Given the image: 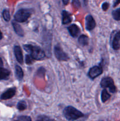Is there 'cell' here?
<instances>
[{
    "label": "cell",
    "instance_id": "3",
    "mask_svg": "<svg viewBox=\"0 0 120 121\" xmlns=\"http://www.w3.org/2000/svg\"><path fill=\"white\" fill-rule=\"evenodd\" d=\"M31 13L29 10L27 9H21L18 11L14 15V19L16 21L19 22H24L27 21L30 17Z\"/></svg>",
    "mask_w": 120,
    "mask_h": 121
},
{
    "label": "cell",
    "instance_id": "16",
    "mask_svg": "<svg viewBox=\"0 0 120 121\" xmlns=\"http://www.w3.org/2000/svg\"><path fill=\"white\" fill-rule=\"evenodd\" d=\"M78 43L82 46H87L88 44V37L85 35H80L78 38Z\"/></svg>",
    "mask_w": 120,
    "mask_h": 121
},
{
    "label": "cell",
    "instance_id": "7",
    "mask_svg": "<svg viewBox=\"0 0 120 121\" xmlns=\"http://www.w3.org/2000/svg\"><path fill=\"white\" fill-rule=\"evenodd\" d=\"M96 23L94 18L91 15H88L85 18L86 29L88 31H91L95 28Z\"/></svg>",
    "mask_w": 120,
    "mask_h": 121
},
{
    "label": "cell",
    "instance_id": "10",
    "mask_svg": "<svg viewBox=\"0 0 120 121\" xmlns=\"http://www.w3.org/2000/svg\"><path fill=\"white\" fill-rule=\"evenodd\" d=\"M14 52L16 60L20 64L23 63V56L21 48L18 46H16L14 48Z\"/></svg>",
    "mask_w": 120,
    "mask_h": 121
},
{
    "label": "cell",
    "instance_id": "6",
    "mask_svg": "<svg viewBox=\"0 0 120 121\" xmlns=\"http://www.w3.org/2000/svg\"><path fill=\"white\" fill-rule=\"evenodd\" d=\"M102 72H103V70H102V67H101L98 66H94V67H91V68L89 69V72H88V76H89L91 79H94L95 78L101 75V74H102Z\"/></svg>",
    "mask_w": 120,
    "mask_h": 121
},
{
    "label": "cell",
    "instance_id": "23",
    "mask_svg": "<svg viewBox=\"0 0 120 121\" xmlns=\"http://www.w3.org/2000/svg\"><path fill=\"white\" fill-rule=\"evenodd\" d=\"M54 121L52 119H51L48 118L47 117H44V116H41L38 118L37 121Z\"/></svg>",
    "mask_w": 120,
    "mask_h": 121
},
{
    "label": "cell",
    "instance_id": "29",
    "mask_svg": "<svg viewBox=\"0 0 120 121\" xmlns=\"http://www.w3.org/2000/svg\"><path fill=\"white\" fill-rule=\"evenodd\" d=\"M2 65H3V62H2V59H1V58H0V67H1V66H2Z\"/></svg>",
    "mask_w": 120,
    "mask_h": 121
},
{
    "label": "cell",
    "instance_id": "4",
    "mask_svg": "<svg viewBox=\"0 0 120 121\" xmlns=\"http://www.w3.org/2000/svg\"><path fill=\"white\" fill-rule=\"evenodd\" d=\"M101 86L103 88H107L108 87L111 93H114L116 92V88L114 85V81L112 79L109 77H105L101 81Z\"/></svg>",
    "mask_w": 120,
    "mask_h": 121
},
{
    "label": "cell",
    "instance_id": "22",
    "mask_svg": "<svg viewBox=\"0 0 120 121\" xmlns=\"http://www.w3.org/2000/svg\"><path fill=\"white\" fill-rule=\"evenodd\" d=\"M18 119L20 121H32L31 118L28 116H20Z\"/></svg>",
    "mask_w": 120,
    "mask_h": 121
},
{
    "label": "cell",
    "instance_id": "8",
    "mask_svg": "<svg viewBox=\"0 0 120 121\" xmlns=\"http://www.w3.org/2000/svg\"><path fill=\"white\" fill-rule=\"evenodd\" d=\"M112 47L115 50H118L120 48V31L115 33L112 41Z\"/></svg>",
    "mask_w": 120,
    "mask_h": 121
},
{
    "label": "cell",
    "instance_id": "18",
    "mask_svg": "<svg viewBox=\"0 0 120 121\" xmlns=\"http://www.w3.org/2000/svg\"><path fill=\"white\" fill-rule=\"evenodd\" d=\"M112 15L114 20L116 21H120V8L113 11Z\"/></svg>",
    "mask_w": 120,
    "mask_h": 121
},
{
    "label": "cell",
    "instance_id": "27",
    "mask_svg": "<svg viewBox=\"0 0 120 121\" xmlns=\"http://www.w3.org/2000/svg\"><path fill=\"white\" fill-rule=\"evenodd\" d=\"M120 3V0H115V2L114 4V7H116V6Z\"/></svg>",
    "mask_w": 120,
    "mask_h": 121
},
{
    "label": "cell",
    "instance_id": "24",
    "mask_svg": "<svg viewBox=\"0 0 120 121\" xmlns=\"http://www.w3.org/2000/svg\"><path fill=\"white\" fill-rule=\"evenodd\" d=\"M72 4L74 7L77 8H79L80 7V6H81L80 0H72Z\"/></svg>",
    "mask_w": 120,
    "mask_h": 121
},
{
    "label": "cell",
    "instance_id": "26",
    "mask_svg": "<svg viewBox=\"0 0 120 121\" xmlns=\"http://www.w3.org/2000/svg\"><path fill=\"white\" fill-rule=\"evenodd\" d=\"M109 5L108 2H104L102 5V9L104 11H107L108 9V8H109Z\"/></svg>",
    "mask_w": 120,
    "mask_h": 121
},
{
    "label": "cell",
    "instance_id": "30",
    "mask_svg": "<svg viewBox=\"0 0 120 121\" xmlns=\"http://www.w3.org/2000/svg\"><path fill=\"white\" fill-rule=\"evenodd\" d=\"M2 38V33H1V31H0V40H1V39Z\"/></svg>",
    "mask_w": 120,
    "mask_h": 121
},
{
    "label": "cell",
    "instance_id": "2",
    "mask_svg": "<svg viewBox=\"0 0 120 121\" xmlns=\"http://www.w3.org/2000/svg\"><path fill=\"white\" fill-rule=\"evenodd\" d=\"M63 113L66 119L71 121H75L79 118H82L84 115L82 112L71 106L66 107L64 109Z\"/></svg>",
    "mask_w": 120,
    "mask_h": 121
},
{
    "label": "cell",
    "instance_id": "12",
    "mask_svg": "<svg viewBox=\"0 0 120 121\" xmlns=\"http://www.w3.org/2000/svg\"><path fill=\"white\" fill-rule=\"evenodd\" d=\"M62 22L63 24H67L71 22L72 18L71 14L67 11H62Z\"/></svg>",
    "mask_w": 120,
    "mask_h": 121
},
{
    "label": "cell",
    "instance_id": "20",
    "mask_svg": "<svg viewBox=\"0 0 120 121\" xmlns=\"http://www.w3.org/2000/svg\"><path fill=\"white\" fill-rule=\"evenodd\" d=\"M2 16H3L4 19L6 21H9L10 20L11 16L9 14V11L7 9H4L2 12Z\"/></svg>",
    "mask_w": 120,
    "mask_h": 121
},
{
    "label": "cell",
    "instance_id": "1",
    "mask_svg": "<svg viewBox=\"0 0 120 121\" xmlns=\"http://www.w3.org/2000/svg\"><path fill=\"white\" fill-rule=\"evenodd\" d=\"M24 48L26 52H28L34 60H41L45 57V52L38 46H34L31 44H25Z\"/></svg>",
    "mask_w": 120,
    "mask_h": 121
},
{
    "label": "cell",
    "instance_id": "17",
    "mask_svg": "<svg viewBox=\"0 0 120 121\" xmlns=\"http://www.w3.org/2000/svg\"><path fill=\"white\" fill-rule=\"evenodd\" d=\"M110 97L111 95L108 93L107 90H102V92H101V100H102V102H105L106 101H107L110 98Z\"/></svg>",
    "mask_w": 120,
    "mask_h": 121
},
{
    "label": "cell",
    "instance_id": "11",
    "mask_svg": "<svg viewBox=\"0 0 120 121\" xmlns=\"http://www.w3.org/2000/svg\"><path fill=\"white\" fill-rule=\"evenodd\" d=\"M68 31H69V34L71 35L72 37H76L78 35L79 33H80V28L79 27L76 26V24H72L68 27L67 28Z\"/></svg>",
    "mask_w": 120,
    "mask_h": 121
},
{
    "label": "cell",
    "instance_id": "19",
    "mask_svg": "<svg viewBox=\"0 0 120 121\" xmlns=\"http://www.w3.org/2000/svg\"><path fill=\"white\" fill-rule=\"evenodd\" d=\"M27 104H26L25 102L24 101V100L20 101L17 104V108L18 109L20 110V111H24V110L27 109Z\"/></svg>",
    "mask_w": 120,
    "mask_h": 121
},
{
    "label": "cell",
    "instance_id": "21",
    "mask_svg": "<svg viewBox=\"0 0 120 121\" xmlns=\"http://www.w3.org/2000/svg\"><path fill=\"white\" fill-rule=\"evenodd\" d=\"M34 59L32 57L30 54H27L25 56V63L27 65H31L34 62Z\"/></svg>",
    "mask_w": 120,
    "mask_h": 121
},
{
    "label": "cell",
    "instance_id": "9",
    "mask_svg": "<svg viewBox=\"0 0 120 121\" xmlns=\"http://www.w3.org/2000/svg\"><path fill=\"white\" fill-rule=\"evenodd\" d=\"M16 93V89L15 87L13 88L8 89L7 91L4 92L1 96V99L2 100H7V99H9L12 98L15 95Z\"/></svg>",
    "mask_w": 120,
    "mask_h": 121
},
{
    "label": "cell",
    "instance_id": "14",
    "mask_svg": "<svg viewBox=\"0 0 120 121\" xmlns=\"http://www.w3.org/2000/svg\"><path fill=\"white\" fill-rule=\"evenodd\" d=\"M10 72L6 69L0 67V80H6L9 78Z\"/></svg>",
    "mask_w": 120,
    "mask_h": 121
},
{
    "label": "cell",
    "instance_id": "15",
    "mask_svg": "<svg viewBox=\"0 0 120 121\" xmlns=\"http://www.w3.org/2000/svg\"><path fill=\"white\" fill-rule=\"evenodd\" d=\"M15 76L19 80H21L23 79L24 72L21 67L18 65L15 66Z\"/></svg>",
    "mask_w": 120,
    "mask_h": 121
},
{
    "label": "cell",
    "instance_id": "13",
    "mask_svg": "<svg viewBox=\"0 0 120 121\" xmlns=\"http://www.w3.org/2000/svg\"><path fill=\"white\" fill-rule=\"evenodd\" d=\"M12 24L13 27H14V31H15V32L17 35H18L20 37H23L24 35V32L23 29L19 24L16 23L15 22H12Z\"/></svg>",
    "mask_w": 120,
    "mask_h": 121
},
{
    "label": "cell",
    "instance_id": "25",
    "mask_svg": "<svg viewBox=\"0 0 120 121\" xmlns=\"http://www.w3.org/2000/svg\"><path fill=\"white\" fill-rule=\"evenodd\" d=\"M45 73V70L44 68H42V67H41V68H40L38 70L37 74L38 75H41V74L44 75Z\"/></svg>",
    "mask_w": 120,
    "mask_h": 121
},
{
    "label": "cell",
    "instance_id": "5",
    "mask_svg": "<svg viewBox=\"0 0 120 121\" xmlns=\"http://www.w3.org/2000/svg\"><path fill=\"white\" fill-rule=\"evenodd\" d=\"M54 53L56 59L60 61H67L69 57L65 53L60 45H56L54 47Z\"/></svg>",
    "mask_w": 120,
    "mask_h": 121
},
{
    "label": "cell",
    "instance_id": "28",
    "mask_svg": "<svg viewBox=\"0 0 120 121\" xmlns=\"http://www.w3.org/2000/svg\"><path fill=\"white\" fill-rule=\"evenodd\" d=\"M69 0H62V2H63L64 4V5H67L69 2Z\"/></svg>",
    "mask_w": 120,
    "mask_h": 121
}]
</instances>
